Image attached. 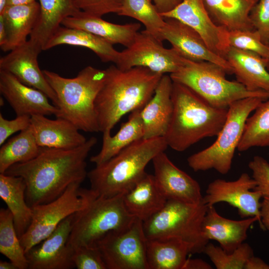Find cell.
<instances>
[{
	"label": "cell",
	"mask_w": 269,
	"mask_h": 269,
	"mask_svg": "<svg viewBox=\"0 0 269 269\" xmlns=\"http://www.w3.org/2000/svg\"><path fill=\"white\" fill-rule=\"evenodd\" d=\"M151 0H122L118 15L131 17L139 21L144 26L146 31L162 42L160 31L165 20Z\"/></svg>",
	"instance_id": "cell-36"
},
{
	"label": "cell",
	"mask_w": 269,
	"mask_h": 269,
	"mask_svg": "<svg viewBox=\"0 0 269 269\" xmlns=\"http://www.w3.org/2000/svg\"><path fill=\"white\" fill-rule=\"evenodd\" d=\"M97 142V138L92 136L73 149L41 147L34 158L12 165L4 174L24 179L25 199L30 207L49 203L72 183L83 182L88 174L86 158Z\"/></svg>",
	"instance_id": "cell-1"
},
{
	"label": "cell",
	"mask_w": 269,
	"mask_h": 269,
	"mask_svg": "<svg viewBox=\"0 0 269 269\" xmlns=\"http://www.w3.org/2000/svg\"><path fill=\"white\" fill-rule=\"evenodd\" d=\"M81 183L74 182L55 200L31 207L30 225L20 238L25 253L49 236L65 219L85 207L90 189L80 188Z\"/></svg>",
	"instance_id": "cell-10"
},
{
	"label": "cell",
	"mask_w": 269,
	"mask_h": 269,
	"mask_svg": "<svg viewBox=\"0 0 269 269\" xmlns=\"http://www.w3.org/2000/svg\"><path fill=\"white\" fill-rule=\"evenodd\" d=\"M250 18L263 42L269 45V0H258L252 10Z\"/></svg>",
	"instance_id": "cell-41"
},
{
	"label": "cell",
	"mask_w": 269,
	"mask_h": 269,
	"mask_svg": "<svg viewBox=\"0 0 269 269\" xmlns=\"http://www.w3.org/2000/svg\"><path fill=\"white\" fill-rule=\"evenodd\" d=\"M208 207L203 201L189 204L167 200L159 211L143 222L147 239H178L190 245L191 253H203L209 241L202 234L201 226Z\"/></svg>",
	"instance_id": "cell-8"
},
{
	"label": "cell",
	"mask_w": 269,
	"mask_h": 269,
	"mask_svg": "<svg viewBox=\"0 0 269 269\" xmlns=\"http://www.w3.org/2000/svg\"><path fill=\"white\" fill-rule=\"evenodd\" d=\"M61 44L87 48L94 52L103 62H112L115 64L120 53L113 44L91 32L64 26L58 28L43 50Z\"/></svg>",
	"instance_id": "cell-29"
},
{
	"label": "cell",
	"mask_w": 269,
	"mask_h": 269,
	"mask_svg": "<svg viewBox=\"0 0 269 269\" xmlns=\"http://www.w3.org/2000/svg\"><path fill=\"white\" fill-rule=\"evenodd\" d=\"M146 244L143 222L136 218L129 227L107 234L95 246L107 269H148Z\"/></svg>",
	"instance_id": "cell-11"
},
{
	"label": "cell",
	"mask_w": 269,
	"mask_h": 269,
	"mask_svg": "<svg viewBox=\"0 0 269 269\" xmlns=\"http://www.w3.org/2000/svg\"><path fill=\"white\" fill-rule=\"evenodd\" d=\"M248 117L237 150L269 146V98L263 101Z\"/></svg>",
	"instance_id": "cell-34"
},
{
	"label": "cell",
	"mask_w": 269,
	"mask_h": 269,
	"mask_svg": "<svg viewBox=\"0 0 269 269\" xmlns=\"http://www.w3.org/2000/svg\"><path fill=\"white\" fill-rule=\"evenodd\" d=\"M185 60L173 48L164 47L162 42L144 30L138 31L133 43L120 52L115 65L122 70L143 67L157 73L170 74L179 70Z\"/></svg>",
	"instance_id": "cell-12"
},
{
	"label": "cell",
	"mask_w": 269,
	"mask_h": 269,
	"mask_svg": "<svg viewBox=\"0 0 269 269\" xmlns=\"http://www.w3.org/2000/svg\"><path fill=\"white\" fill-rule=\"evenodd\" d=\"M267 66L268 70L269 71V58L267 60Z\"/></svg>",
	"instance_id": "cell-52"
},
{
	"label": "cell",
	"mask_w": 269,
	"mask_h": 269,
	"mask_svg": "<svg viewBox=\"0 0 269 269\" xmlns=\"http://www.w3.org/2000/svg\"><path fill=\"white\" fill-rule=\"evenodd\" d=\"M73 215L62 221L47 238L26 253L29 269H70L73 251L67 246Z\"/></svg>",
	"instance_id": "cell-16"
},
{
	"label": "cell",
	"mask_w": 269,
	"mask_h": 269,
	"mask_svg": "<svg viewBox=\"0 0 269 269\" xmlns=\"http://www.w3.org/2000/svg\"><path fill=\"white\" fill-rule=\"evenodd\" d=\"M261 221L265 228L269 232V198L264 197L261 202Z\"/></svg>",
	"instance_id": "cell-46"
},
{
	"label": "cell",
	"mask_w": 269,
	"mask_h": 269,
	"mask_svg": "<svg viewBox=\"0 0 269 269\" xmlns=\"http://www.w3.org/2000/svg\"><path fill=\"white\" fill-rule=\"evenodd\" d=\"M0 92L16 114V116L59 114V109L41 91L27 86L13 75L0 70Z\"/></svg>",
	"instance_id": "cell-19"
},
{
	"label": "cell",
	"mask_w": 269,
	"mask_h": 269,
	"mask_svg": "<svg viewBox=\"0 0 269 269\" xmlns=\"http://www.w3.org/2000/svg\"><path fill=\"white\" fill-rule=\"evenodd\" d=\"M159 12L161 14L170 11L182 0H152Z\"/></svg>",
	"instance_id": "cell-44"
},
{
	"label": "cell",
	"mask_w": 269,
	"mask_h": 269,
	"mask_svg": "<svg viewBox=\"0 0 269 269\" xmlns=\"http://www.w3.org/2000/svg\"><path fill=\"white\" fill-rule=\"evenodd\" d=\"M72 261L77 269H107L96 246L81 247L73 250Z\"/></svg>",
	"instance_id": "cell-39"
},
{
	"label": "cell",
	"mask_w": 269,
	"mask_h": 269,
	"mask_svg": "<svg viewBox=\"0 0 269 269\" xmlns=\"http://www.w3.org/2000/svg\"><path fill=\"white\" fill-rule=\"evenodd\" d=\"M173 110L164 137L168 147L183 151L206 137L217 136L228 109L214 107L187 86L173 82Z\"/></svg>",
	"instance_id": "cell-3"
},
{
	"label": "cell",
	"mask_w": 269,
	"mask_h": 269,
	"mask_svg": "<svg viewBox=\"0 0 269 269\" xmlns=\"http://www.w3.org/2000/svg\"><path fill=\"white\" fill-rule=\"evenodd\" d=\"M228 40L230 47L252 52L266 60L269 58V45L263 42L255 30L229 31Z\"/></svg>",
	"instance_id": "cell-38"
},
{
	"label": "cell",
	"mask_w": 269,
	"mask_h": 269,
	"mask_svg": "<svg viewBox=\"0 0 269 269\" xmlns=\"http://www.w3.org/2000/svg\"><path fill=\"white\" fill-rule=\"evenodd\" d=\"M35 1L36 0H8L7 6L28 4Z\"/></svg>",
	"instance_id": "cell-49"
},
{
	"label": "cell",
	"mask_w": 269,
	"mask_h": 269,
	"mask_svg": "<svg viewBox=\"0 0 269 269\" xmlns=\"http://www.w3.org/2000/svg\"><path fill=\"white\" fill-rule=\"evenodd\" d=\"M42 50L40 45L29 39L0 58V70L10 73L23 84L41 91L57 108L56 94L39 67L37 57Z\"/></svg>",
	"instance_id": "cell-15"
},
{
	"label": "cell",
	"mask_w": 269,
	"mask_h": 269,
	"mask_svg": "<svg viewBox=\"0 0 269 269\" xmlns=\"http://www.w3.org/2000/svg\"><path fill=\"white\" fill-rule=\"evenodd\" d=\"M1 146L0 173H4L14 164L27 162L34 158L41 149L36 142L30 125Z\"/></svg>",
	"instance_id": "cell-33"
},
{
	"label": "cell",
	"mask_w": 269,
	"mask_h": 269,
	"mask_svg": "<svg viewBox=\"0 0 269 269\" xmlns=\"http://www.w3.org/2000/svg\"><path fill=\"white\" fill-rule=\"evenodd\" d=\"M211 266L204 261L199 259H188L183 269H211Z\"/></svg>",
	"instance_id": "cell-47"
},
{
	"label": "cell",
	"mask_w": 269,
	"mask_h": 269,
	"mask_svg": "<svg viewBox=\"0 0 269 269\" xmlns=\"http://www.w3.org/2000/svg\"><path fill=\"white\" fill-rule=\"evenodd\" d=\"M168 145L164 137L141 138L88 172L91 189L99 196L124 194L145 174L147 164Z\"/></svg>",
	"instance_id": "cell-4"
},
{
	"label": "cell",
	"mask_w": 269,
	"mask_h": 269,
	"mask_svg": "<svg viewBox=\"0 0 269 269\" xmlns=\"http://www.w3.org/2000/svg\"><path fill=\"white\" fill-rule=\"evenodd\" d=\"M244 269H269V265L253 255L246 262Z\"/></svg>",
	"instance_id": "cell-45"
},
{
	"label": "cell",
	"mask_w": 269,
	"mask_h": 269,
	"mask_svg": "<svg viewBox=\"0 0 269 269\" xmlns=\"http://www.w3.org/2000/svg\"><path fill=\"white\" fill-rule=\"evenodd\" d=\"M26 184L20 176L0 174V197L11 213L14 227L20 237L29 227L32 209L25 199Z\"/></svg>",
	"instance_id": "cell-27"
},
{
	"label": "cell",
	"mask_w": 269,
	"mask_h": 269,
	"mask_svg": "<svg viewBox=\"0 0 269 269\" xmlns=\"http://www.w3.org/2000/svg\"><path fill=\"white\" fill-rule=\"evenodd\" d=\"M213 21L229 32L255 30L250 14L258 0H204Z\"/></svg>",
	"instance_id": "cell-28"
},
{
	"label": "cell",
	"mask_w": 269,
	"mask_h": 269,
	"mask_svg": "<svg viewBox=\"0 0 269 269\" xmlns=\"http://www.w3.org/2000/svg\"><path fill=\"white\" fill-rule=\"evenodd\" d=\"M227 73L224 68L212 62L186 59L184 64L169 75L173 82L187 86L217 108L228 109L233 103L249 97L269 98L268 92L251 91L237 81L228 80Z\"/></svg>",
	"instance_id": "cell-7"
},
{
	"label": "cell",
	"mask_w": 269,
	"mask_h": 269,
	"mask_svg": "<svg viewBox=\"0 0 269 269\" xmlns=\"http://www.w3.org/2000/svg\"><path fill=\"white\" fill-rule=\"evenodd\" d=\"M0 252L18 269H28L24 249L16 232L12 215L8 208L0 209Z\"/></svg>",
	"instance_id": "cell-35"
},
{
	"label": "cell",
	"mask_w": 269,
	"mask_h": 269,
	"mask_svg": "<svg viewBox=\"0 0 269 269\" xmlns=\"http://www.w3.org/2000/svg\"><path fill=\"white\" fill-rule=\"evenodd\" d=\"M203 253L217 269H244L247 260L254 255L252 247L246 243H242L230 253L225 251L220 246L208 243Z\"/></svg>",
	"instance_id": "cell-37"
},
{
	"label": "cell",
	"mask_w": 269,
	"mask_h": 269,
	"mask_svg": "<svg viewBox=\"0 0 269 269\" xmlns=\"http://www.w3.org/2000/svg\"><path fill=\"white\" fill-rule=\"evenodd\" d=\"M256 181L247 173H243L236 180L228 181L217 179L208 185L203 202L208 207L226 202L237 208L242 218L257 217L260 226L266 230L261 216V193L254 190Z\"/></svg>",
	"instance_id": "cell-13"
},
{
	"label": "cell",
	"mask_w": 269,
	"mask_h": 269,
	"mask_svg": "<svg viewBox=\"0 0 269 269\" xmlns=\"http://www.w3.org/2000/svg\"><path fill=\"white\" fill-rule=\"evenodd\" d=\"M161 15L164 18L176 19L193 29L211 51L225 59L230 47L229 31L213 21L204 0H182L172 10Z\"/></svg>",
	"instance_id": "cell-14"
},
{
	"label": "cell",
	"mask_w": 269,
	"mask_h": 269,
	"mask_svg": "<svg viewBox=\"0 0 269 269\" xmlns=\"http://www.w3.org/2000/svg\"><path fill=\"white\" fill-rule=\"evenodd\" d=\"M40 7L36 1L25 4L8 5L2 13L7 31V41L1 48L11 51L24 43L30 35L39 18Z\"/></svg>",
	"instance_id": "cell-26"
},
{
	"label": "cell",
	"mask_w": 269,
	"mask_h": 269,
	"mask_svg": "<svg viewBox=\"0 0 269 269\" xmlns=\"http://www.w3.org/2000/svg\"><path fill=\"white\" fill-rule=\"evenodd\" d=\"M164 20L160 31L161 38L168 41L182 57L193 61L212 62L222 67L227 73H233L227 60L211 51L193 29L174 18H164Z\"/></svg>",
	"instance_id": "cell-18"
},
{
	"label": "cell",
	"mask_w": 269,
	"mask_h": 269,
	"mask_svg": "<svg viewBox=\"0 0 269 269\" xmlns=\"http://www.w3.org/2000/svg\"><path fill=\"white\" fill-rule=\"evenodd\" d=\"M8 0H0V14L2 13L7 6Z\"/></svg>",
	"instance_id": "cell-51"
},
{
	"label": "cell",
	"mask_w": 269,
	"mask_h": 269,
	"mask_svg": "<svg viewBox=\"0 0 269 269\" xmlns=\"http://www.w3.org/2000/svg\"><path fill=\"white\" fill-rule=\"evenodd\" d=\"M249 167L257 183L254 190L260 192L263 198H269V162L263 157L256 155L249 163Z\"/></svg>",
	"instance_id": "cell-42"
},
{
	"label": "cell",
	"mask_w": 269,
	"mask_h": 269,
	"mask_svg": "<svg viewBox=\"0 0 269 269\" xmlns=\"http://www.w3.org/2000/svg\"><path fill=\"white\" fill-rule=\"evenodd\" d=\"M191 252L190 245L180 240L147 239L148 269H183Z\"/></svg>",
	"instance_id": "cell-32"
},
{
	"label": "cell",
	"mask_w": 269,
	"mask_h": 269,
	"mask_svg": "<svg viewBox=\"0 0 269 269\" xmlns=\"http://www.w3.org/2000/svg\"><path fill=\"white\" fill-rule=\"evenodd\" d=\"M123 200L128 212L142 222L161 209L167 200L157 186L153 175L146 172L123 194Z\"/></svg>",
	"instance_id": "cell-25"
},
{
	"label": "cell",
	"mask_w": 269,
	"mask_h": 269,
	"mask_svg": "<svg viewBox=\"0 0 269 269\" xmlns=\"http://www.w3.org/2000/svg\"><path fill=\"white\" fill-rule=\"evenodd\" d=\"M79 10L93 16L100 17L110 13L118 14L122 0H73Z\"/></svg>",
	"instance_id": "cell-40"
},
{
	"label": "cell",
	"mask_w": 269,
	"mask_h": 269,
	"mask_svg": "<svg viewBox=\"0 0 269 269\" xmlns=\"http://www.w3.org/2000/svg\"><path fill=\"white\" fill-rule=\"evenodd\" d=\"M135 219L126 209L123 194L103 197L90 189L86 205L73 214L67 246L73 251L81 247L95 246L107 234L126 228Z\"/></svg>",
	"instance_id": "cell-6"
},
{
	"label": "cell",
	"mask_w": 269,
	"mask_h": 269,
	"mask_svg": "<svg viewBox=\"0 0 269 269\" xmlns=\"http://www.w3.org/2000/svg\"><path fill=\"white\" fill-rule=\"evenodd\" d=\"M0 269H18L17 267L11 262L0 261Z\"/></svg>",
	"instance_id": "cell-50"
},
{
	"label": "cell",
	"mask_w": 269,
	"mask_h": 269,
	"mask_svg": "<svg viewBox=\"0 0 269 269\" xmlns=\"http://www.w3.org/2000/svg\"><path fill=\"white\" fill-rule=\"evenodd\" d=\"M61 25L88 31L113 45L120 44L126 47L133 43L140 28L139 23H113L81 10L75 15L65 18Z\"/></svg>",
	"instance_id": "cell-23"
},
{
	"label": "cell",
	"mask_w": 269,
	"mask_h": 269,
	"mask_svg": "<svg viewBox=\"0 0 269 269\" xmlns=\"http://www.w3.org/2000/svg\"><path fill=\"white\" fill-rule=\"evenodd\" d=\"M142 109L135 110L123 123L119 131L113 136L111 132L103 133L102 145L100 151L90 158V161L100 165L120 152L133 142L143 138L144 127L141 116Z\"/></svg>",
	"instance_id": "cell-31"
},
{
	"label": "cell",
	"mask_w": 269,
	"mask_h": 269,
	"mask_svg": "<svg viewBox=\"0 0 269 269\" xmlns=\"http://www.w3.org/2000/svg\"><path fill=\"white\" fill-rule=\"evenodd\" d=\"M106 79L95 101L99 132L111 130L125 115L142 109L153 96L163 74L143 67L105 69Z\"/></svg>",
	"instance_id": "cell-2"
},
{
	"label": "cell",
	"mask_w": 269,
	"mask_h": 269,
	"mask_svg": "<svg viewBox=\"0 0 269 269\" xmlns=\"http://www.w3.org/2000/svg\"><path fill=\"white\" fill-rule=\"evenodd\" d=\"M225 59L237 81L251 91L269 93V71L267 60L252 52L230 47Z\"/></svg>",
	"instance_id": "cell-24"
},
{
	"label": "cell",
	"mask_w": 269,
	"mask_h": 269,
	"mask_svg": "<svg viewBox=\"0 0 269 269\" xmlns=\"http://www.w3.org/2000/svg\"><path fill=\"white\" fill-rule=\"evenodd\" d=\"M7 34L1 15H0V47L2 48L7 43Z\"/></svg>",
	"instance_id": "cell-48"
},
{
	"label": "cell",
	"mask_w": 269,
	"mask_h": 269,
	"mask_svg": "<svg viewBox=\"0 0 269 269\" xmlns=\"http://www.w3.org/2000/svg\"><path fill=\"white\" fill-rule=\"evenodd\" d=\"M41 115L31 117L30 127L40 147L70 149L83 144L86 138L71 122L62 118L51 120Z\"/></svg>",
	"instance_id": "cell-22"
},
{
	"label": "cell",
	"mask_w": 269,
	"mask_h": 269,
	"mask_svg": "<svg viewBox=\"0 0 269 269\" xmlns=\"http://www.w3.org/2000/svg\"><path fill=\"white\" fill-rule=\"evenodd\" d=\"M31 117L27 115L16 116L13 120L5 119L0 114V145H2L11 134L22 131L30 125Z\"/></svg>",
	"instance_id": "cell-43"
},
{
	"label": "cell",
	"mask_w": 269,
	"mask_h": 269,
	"mask_svg": "<svg viewBox=\"0 0 269 269\" xmlns=\"http://www.w3.org/2000/svg\"><path fill=\"white\" fill-rule=\"evenodd\" d=\"M172 85L170 75L163 74L153 96L141 109L143 138L164 137L165 135L173 110Z\"/></svg>",
	"instance_id": "cell-21"
},
{
	"label": "cell",
	"mask_w": 269,
	"mask_h": 269,
	"mask_svg": "<svg viewBox=\"0 0 269 269\" xmlns=\"http://www.w3.org/2000/svg\"><path fill=\"white\" fill-rule=\"evenodd\" d=\"M40 13L36 24L30 35L43 48L63 20L75 15L80 11L73 0H39Z\"/></svg>",
	"instance_id": "cell-30"
},
{
	"label": "cell",
	"mask_w": 269,
	"mask_h": 269,
	"mask_svg": "<svg viewBox=\"0 0 269 269\" xmlns=\"http://www.w3.org/2000/svg\"><path fill=\"white\" fill-rule=\"evenodd\" d=\"M43 72L57 97L56 118L68 120L79 130L99 132L95 101L105 82V69L88 66L72 78L47 70Z\"/></svg>",
	"instance_id": "cell-5"
},
{
	"label": "cell",
	"mask_w": 269,
	"mask_h": 269,
	"mask_svg": "<svg viewBox=\"0 0 269 269\" xmlns=\"http://www.w3.org/2000/svg\"><path fill=\"white\" fill-rule=\"evenodd\" d=\"M152 162L155 182L167 200L189 204L202 202L198 182L177 167L164 151L157 154Z\"/></svg>",
	"instance_id": "cell-17"
},
{
	"label": "cell",
	"mask_w": 269,
	"mask_h": 269,
	"mask_svg": "<svg viewBox=\"0 0 269 269\" xmlns=\"http://www.w3.org/2000/svg\"><path fill=\"white\" fill-rule=\"evenodd\" d=\"M266 100L262 97H249L231 104L216 140L209 147L189 156L187 162L189 167L194 171L213 169L222 174L228 173L248 118Z\"/></svg>",
	"instance_id": "cell-9"
},
{
	"label": "cell",
	"mask_w": 269,
	"mask_h": 269,
	"mask_svg": "<svg viewBox=\"0 0 269 269\" xmlns=\"http://www.w3.org/2000/svg\"><path fill=\"white\" fill-rule=\"evenodd\" d=\"M257 217L234 220L221 216L214 206L208 207L203 219L201 232L208 241L215 240L226 252L231 253L247 238V232L252 225L258 221Z\"/></svg>",
	"instance_id": "cell-20"
}]
</instances>
